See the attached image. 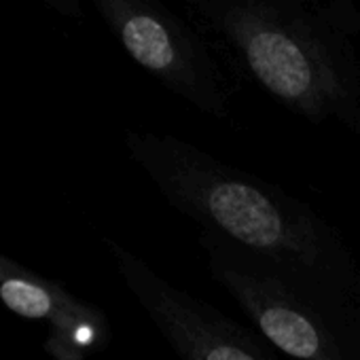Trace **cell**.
<instances>
[{
	"instance_id": "277c9868",
	"label": "cell",
	"mask_w": 360,
	"mask_h": 360,
	"mask_svg": "<svg viewBox=\"0 0 360 360\" xmlns=\"http://www.w3.org/2000/svg\"><path fill=\"white\" fill-rule=\"evenodd\" d=\"M125 53L169 94L200 112L227 121L231 94L212 47L161 0H91Z\"/></svg>"
},
{
	"instance_id": "3957f363",
	"label": "cell",
	"mask_w": 360,
	"mask_h": 360,
	"mask_svg": "<svg viewBox=\"0 0 360 360\" xmlns=\"http://www.w3.org/2000/svg\"><path fill=\"white\" fill-rule=\"evenodd\" d=\"M198 242L210 278L280 354L292 360H360V311L212 231L202 229Z\"/></svg>"
},
{
	"instance_id": "6da1fadb",
	"label": "cell",
	"mask_w": 360,
	"mask_h": 360,
	"mask_svg": "<svg viewBox=\"0 0 360 360\" xmlns=\"http://www.w3.org/2000/svg\"><path fill=\"white\" fill-rule=\"evenodd\" d=\"M127 146L176 212L360 311V257L309 204L178 136L131 131Z\"/></svg>"
},
{
	"instance_id": "52a82bcc",
	"label": "cell",
	"mask_w": 360,
	"mask_h": 360,
	"mask_svg": "<svg viewBox=\"0 0 360 360\" xmlns=\"http://www.w3.org/2000/svg\"><path fill=\"white\" fill-rule=\"evenodd\" d=\"M45 7H49L51 11H56L62 18H70V20H81L83 18V5L81 0H41Z\"/></svg>"
},
{
	"instance_id": "8992f818",
	"label": "cell",
	"mask_w": 360,
	"mask_h": 360,
	"mask_svg": "<svg viewBox=\"0 0 360 360\" xmlns=\"http://www.w3.org/2000/svg\"><path fill=\"white\" fill-rule=\"evenodd\" d=\"M0 295H3V301L7 303V307H11L15 314H22L26 318H43L51 309L49 295L43 288L32 286L22 280L5 282L3 288H0Z\"/></svg>"
},
{
	"instance_id": "7a4b0ae2",
	"label": "cell",
	"mask_w": 360,
	"mask_h": 360,
	"mask_svg": "<svg viewBox=\"0 0 360 360\" xmlns=\"http://www.w3.org/2000/svg\"><path fill=\"white\" fill-rule=\"evenodd\" d=\"M202 34L288 112L360 138V9L354 0H183Z\"/></svg>"
},
{
	"instance_id": "5b68a950",
	"label": "cell",
	"mask_w": 360,
	"mask_h": 360,
	"mask_svg": "<svg viewBox=\"0 0 360 360\" xmlns=\"http://www.w3.org/2000/svg\"><path fill=\"white\" fill-rule=\"evenodd\" d=\"M121 274L178 360H284L255 328L115 248Z\"/></svg>"
}]
</instances>
